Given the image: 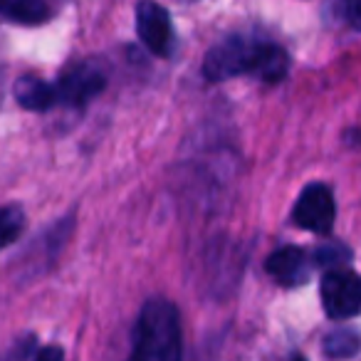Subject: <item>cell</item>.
<instances>
[{"instance_id":"52a82bcc","label":"cell","mask_w":361,"mask_h":361,"mask_svg":"<svg viewBox=\"0 0 361 361\" xmlns=\"http://www.w3.org/2000/svg\"><path fill=\"white\" fill-rule=\"evenodd\" d=\"M312 255L302 250L300 245H282L272 250L265 260V270L277 285L282 287H300L310 280Z\"/></svg>"},{"instance_id":"7a4b0ae2","label":"cell","mask_w":361,"mask_h":361,"mask_svg":"<svg viewBox=\"0 0 361 361\" xmlns=\"http://www.w3.org/2000/svg\"><path fill=\"white\" fill-rule=\"evenodd\" d=\"M183 351L180 312L166 297L144 302L131 334V359L136 361H176Z\"/></svg>"},{"instance_id":"8fae6325","label":"cell","mask_w":361,"mask_h":361,"mask_svg":"<svg viewBox=\"0 0 361 361\" xmlns=\"http://www.w3.org/2000/svg\"><path fill=\"white\" fill-rule=\"evenodd\" d=\"M25 231V211L20 206H0V250L20 240Z\"/></svg>"},{"instance_id":"30bf717a","label":"cell","mask_w":361,"mask_h":361,"mask_svg":"<svg viewBox=\"0 0 361 361\" xmlns=\"http://www.w3.org/2000/svg\"><path fill=\"white\" fill-rule=\"evenodd\" d=\"M322 354L326 359H351L359 354V331L351 326H336L322 336Z\"/></svg>"},{"instance_id":"277c9868","label":"cell","mask_w":361,"mask_h":361,"mask_svg":"<svg viewBox=\"0 0 361 361\" xmlns=\"http://www.w3.org/2000/svg\"><path fill=\"white\" fill-rule=\"evenodd\" d=\"M106 82H109V77H106L104 62L99 60L77 62L75 67H70L55 82L57 104L82 109V106H87L92 99H97L106 90Z\"/></svg>"},{"instance_id":"4fadbf2b","label":"cell","mask_w":361,"mask_h":361,"mask_svg":"<svg viewBox=\"0 0 361 361\" xmlns=\"http://www.w3.org/2000/svg\"><path fill=\"white\" fill-rule=\"evenodd\" d=\"M37 341L35 336H25V339H18L16 346H13L11 351H8V356H13V359H32V356H37Z\"/></svg>"},{"instance_id":"5b68a950","label":"cell","mask_w":361,"mask_h":361,"mask_svg":"<svg viewBox=\"0 0 361 361\" xmlns=\"http://www.w3.org/2000/svg\"><path fill=\"white\" fill-rule=\"evenodd\" d=\"M334 221L336 203L331 188L326 183H322V180H314V183L302 188L295 208H292V223L307 233L326 235L334 228Z\"/></svg>"},{"instance_id":"8992f818","label":"cell","mask_w":361,"mask_h":361,"mask_svg":"<svg viewBox=\"0 0 361 361\" xmlns=\"http://www.w3.org/2000/svg\"><path fill=\"white\" fill-rule=\"evenodd\" d=\"M136 35L151 55L169 57L176 42L171 13L156 0H139L136 3Z\"/></svg>"},{"instance_id":"ba28073f","label":"cell","mask_w":361,"mask_h":361,"mask_svg":"<svg viewBox=\"0 0 361 361\" xmlns=\"http://www.w3.org/2000/svg\"><path fill=\"white\" fill-rule=\"evenodd\" d=\"M13 97L16 102L27 111H50L57 106V92H55V85L45 82L42 77H35V75H25L13 85Z\"/></svg>"},{"instance_id":"2e32d148","label":"cell","mask_w":361,"mask_h":361,"mask_svg":"<svg viewBox=\"0 0 361 361\" xmlns=\"http://www.w3.org/2000/svg\"><path fill=\"white\" fill-rule=\"evenodd\" d=\"M0 99H3V72H0Z\"/></svg>"},{"instance_id":"6da1fadb","label":"cell","mask_w":361,"mask_h":361,"mask_svg":"<svg viewBox=\"0 0 361 361\" xmlns=\"http://www.w3.org/2000/svg\"><path fill=\"white\" fill-rule=\"evenodd\" d=\"M201 72L208 82L252 77V80L275 85L290 72V55L282 45L250 32H233L218 40L203 57Z\"/></svg>"},{"instance_id":"9c48e42d","label":"cell","mask_w":361,"mask_h":361,"mask_svg":"<svg viewBox=\"0 0 361 361\" xmlns=\"http://www.w3.org/2000/svg\"><path fill=\"white\" fill-rule=\"evenodd\" d=\"M55 16V0H0V18L16 25L35 27Z\"/></svg>"},{"instance_id":"7c38bea8","label":"cell","mask_w":361,"mask_h":361,"mask_svg":"<svg viewBox=\"0 0 361 361\" xmlns=\"http://www.w3.org/2000/svg\"><path fill=\"white\" fill-rule=\"evenodd\" d=\"M351 262V250L344 243H324L322 247H317L312 255V265L329 270V267H344Z\"/></svg>"},{"instance_id":"3957f363","label":"cell","mask_w":361,"mask_h":361,"mask_svg":"<svg viewBox=\"0 0 361 361\" xmlns=\"http://www.w3.org/2000/svg\"><path fill=\"white\" fill-rule=\"evenodd\" d=\"M324 314L334 322L354 319L361 310V280L349 265L324 270L319 285Z\"/></svg>"},{"instance_id":"9a60e30c","label":"cell","mask_w":361,"mask_h":361,"mask_svg":"<svg viewBox=\"0 0 361 361\" xmlns=\"http://www.w3.org/2000/svg\"><path fill=\"white\" fill-rule=\"evenodd\" d=\"M62 356H65V351H62L60 346H40L35 359L45 361V359H62Z\"/></svg>"},{"instance_id":"5bb4252c","label":"cell","mask_w":361,"mask_h":361,"mask_svg":"<svg viewBox=\"0 0 361 361\" xmlns=\"http://www.w3.org/2000/svg\"><path fill=\"white\" fill-rule=\"evenodd\" d=\"M341 11H344V18L354 30H359V20H361V0H341Z\"/></svg>"}]
</instances>
